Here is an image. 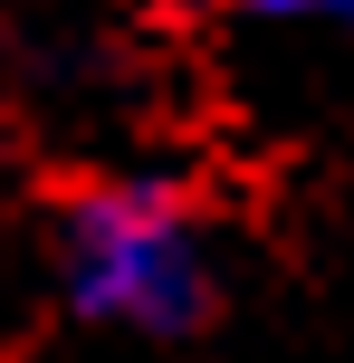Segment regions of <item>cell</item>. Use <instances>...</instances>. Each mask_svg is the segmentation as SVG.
Masks as SVG:
<instances>
[{
	"label": "cell",
	"instance_id": "cell-2",
	"mask_svg": "<svg viewBox=\"0 0 354 363\" xmlns=\"http://www.w3.org/2000/svg\"><path fill=\"white\" fill-rule=\"evenodd\" d=\"M268 10H336V19H354V0H268Z\"/></svg>",
	"mask_w": 354,
	"mask_h": 363
},
{
	"label": "cell",
	"instance_id": "cell-1",
	"mask_svg": "<svg viewBox=\"0 0 354 363\" xmlns=\"http://www.w3.org/2000/svg\"><path fill=\"white\" fill-rule=\"evenodd\" d=\"M57 277L67 306L125 335H182L201 315V239H192L182 191L163 182H96L57 220Z\"/></svg>",
	"mask_w": 354,
	"mask_h": 363
}]
</instances>
